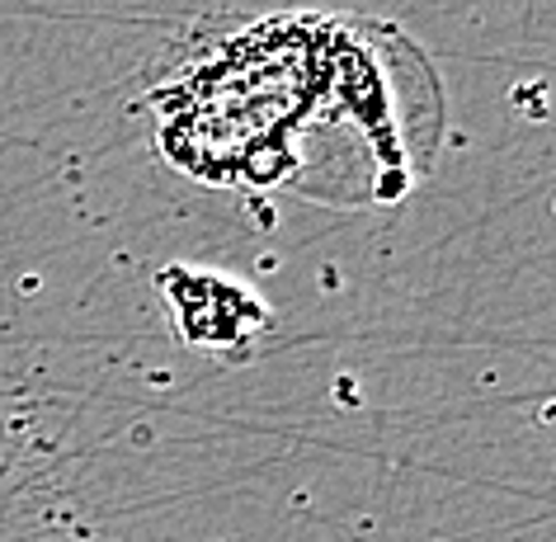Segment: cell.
<instances>
[{"label":"cell","instance_id":"1","mask_svg":"<svg viewBox=\"0 0 556 542\" xmlns=\"http://www.w3.org/2000/svg\"><path fill=\"white\" fill-rule=\"evenodd\" d=\"M156 288H161V302L170 307L179 340L193 344V350L245 354L260 336L274 330V312L245 283H236L217 269L165 264L156 274Z\"/></svg>","mask_w":556,"mask_h":542}]
</instances>
